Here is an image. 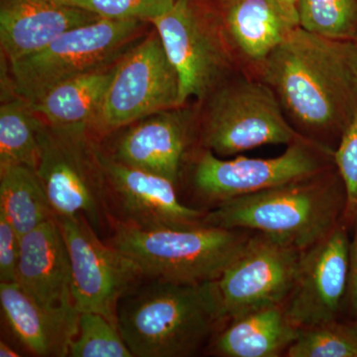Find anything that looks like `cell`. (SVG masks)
<instances>
[{
  "instance_id": "28",
  "label": "cell",
  "mask_w": 357,
  "mask_h": 357,
  "mask_svg": "<svg viewBox=\"0 0 357 357\" xmlns=\"http://www.w3.org/2000/svg\"><path fill=\"white\" fill-rule=\"evenodd\" d=\"M333 157L347 192L344 220H354L357 215V114L340 136Z\"/></svg>"
},
{
  "instance_id": "34",
  "label": "cell",
  "mask_w": 357,
  "mask_h": 357,
  "mask_svg": "<svg viewBox=\"0 0 357 357\" xmlns=\"http://www.w3.org/2000/svg\"><path fill=\"white\" fill-rule=\"evenodd\" d=\"M354 41L357 42V34H356V38H354Z\"/></svg>"
},
{
  "instance_id": "10",
  "label": "cell",
  "mask_w": 357,
  "mask_h": 357,
  "mask_svg": "<svg viewBox=\"0 0 357 357\" xmlns=\"http://www.w3.org/2000/svg\"><path fill=\"white\" fill-rule=\"evenodd\" d=\"M302 253L253 231L243 251L215 281L225 321L285 304L297 280Z\"/></svg>"
},
{
  "instance_id": "29",
  "label": "cell",
  "mask_w": 357,
  "mask_h": 357,
  "mask_svg": "<svg viewBox=\"0 0 357 357\" xmlns=\"http://www.w3.org/2000/svg\"><path fill=\"white\" fill-rule=\"evenodd\" d=\"M20 258V236L0 215V282H16Z\"/></svg>"
},
{
  "instance_id": "2",
  "label": "cell",
  "mask_w": 357,
  "mask_h": 357,
  "mask_svg": "<svg viewBox=\"0 0 357 357\" xmlns=\"http://www.w3.org/2000/svg\"><path fill=\"white\" fill-rule=\"evenodd\" d=\"M215 281L150 279L126 294L117 307V328L133 356H192L211 342L225 321Z\"/></svg>"
},
{
  "instance_id": "22",
  "label": "cell",
  "mask_w": 357,
  "mask_h": 357,
  "mask_svg": "<svg viewBox=\"0 0 357 357\" xmlns=\"http://www.w3.org/2000/svg\"><path fill=\"white\" fill-rule=\"evenodd\" d=\"M0 215L23 236L56 218L36 169L0 166Z\"/></svg>"
},
{
  "instance_id": "30",
  "label": "cell",
  "mask_w": 357,
  "mask_h": 357,
  "mask_svg": "<svg viewBox=\"0 0 357 357\" xmlns=\"http://www.w3.org/2000/svg\"><path fill=\"white\" fill-rule=\"evenodd\" d=\"M354 236L349 248V273L347 294L352 314L357 319V215L354 220Z\"/></svg>"
},
{
  "instance_id": "9",
  "label": "cell",
  "mask_w": 357,
  "mask_h": 357,
  "mask_svg": "<svg viewBox=\"0 0 357 357\" xmlns=\"http://www.w3.org/2000/svg\"><path fill=\"white\" fill-rule=\"evenodd\" d=\"M56 218L69 251L75 307L102 314L117 326L119 302L144 275L132 259L102 241L83 215Z\"/></svg>"
},
{
  "instance_id": "18",
  "label": "cell",
  "mask_w": 357,
  "mask_h": 357,
  "mask_svg": "<svg viewBox=\"0 0 357 357\" xmlns=\"http://www.w3.org/2000/svg\"><path fill=\"white\" fill-rule=\"evenodd\" d=\"M139 121L122 134L110 156L126 165L167 178L177 185L189 136L187 115L173 109Z\"/></svg>"
},
{
  "instance_id": "7",
  "label": "cell",
  "mask_w": 357,
  "mask_h": 357,
  "mask_svg": "<svg viewBox=\"0 0 357 357\" xmlns=\"http://www.w3.org/2000/svg\"><path fill=\"white\" fill-rule=\"evenodd\" d=\"M203 144L217 156H232L299 139L266 83L236 82L215 91L204 121Z\"/></svg>"
},
{
  "instance_id": "17",
  "label": "cell",
  "mask_w": 357,
  "mask_h": 357,
  "mask_svg": "<svg viewBox=\"0 0 357 357\" xmlns=\"http://www.w3.org/2000/svg\"><path fill=\"white\" fill-rule=\"evenodd\" d=\"M0 305L14 337L33 356H69L70 344L79 332L76 307H43L17 282H0Z\"/></svg>"
},
{
  "instance_id": "12",
  "label": "cell",
  "mask_w": 357,
  "mask_h": 357,
  "mask_svg": "<svg viewBox=\"0 0 357 357\" xmlns=\"http://www.w3.org/2000/svg\"><path fill=\"white\" fill-rule=\"evenodd\" d=\"M96 154L105 178L110 223L159 229L198 227L203 222L206 211L183 204L172 181L121 163L98 147Z\"/></svg>"
},
{
  "instance_id": "19",
  "label": "cell",
  "mask_w": 357,
  "mask_h": 357,
  "mask_svg": "<svg viewBox=\"0 0 357 357\" xmlns=\"http://www.w3.org/2000/svg\"><path fill=\"white\" fill-rule=\"evenodd\" d=\"M227 27L239 51L263 63L300 27L298 7L280 0H230Z\"/></svg>"
},
{
  "instance_id": "8",
  "label": "cell",
  "mask_w": 357,
  "mask_h": 357,
  "mask_svg": "<svg viewBox=\"0 0 357 357\" xmlns=\"http://www.w3.org/2000/svg\"><path fill=\"white\" fill-rule=\"evenodd\" d=\"M178 77L159 35L129 49L114 75L93 128L107 134L150 115L178 107Z\"/></svg>"
},
{
  "instance_id": "25",
  "label": "cell",
  "mask_w": 357,
  "mask_h": 357,
  "mask_svg": "<svg viewBox=\"0 0 357 357\" xmlns=\"http://www.w3.org/2000/svg\"><path fill=\"white\" fill-rule=\"evenodd\" d=\"M287 357H357V337L337 321L301 328L285 352Z\"/></svg>"
},
{
  "instance_id": "23",
  "label": "cell",
  "mask_w": 357,
  "mask_h": 357,
  "mask_svg": "<svg viewBox=\"0 0 357 357\" xmlns=\"http://www.w3.org/2000/svg\"><path fill=\"white\" fill-rule=\"evenodd\" d=\"M29 103L17 98L0 107V166L23 165L37 169L40 159L37 119Z\"/></svg>"
},
{
  "instance_id": "4",
  "label": "cell",
  "mask_w": 357,
  "mask_h": 357,
  "mask_svg": "<svg viewBox=\"0 0 357 357\" xmlns=\"http://www.w3.org/2000/svg\"><path fill=\"white\" fill-rule=\"evenodd\" d=\"M107 243L132 259L145 278L178 284L218 280L253 231L198 225L141 229L110 223Z\"/></svg>"
},
{
  "instance_id": "13",
  "label": "cell",
  "mask_w": 357,
  "mask_h": 357,
  "mask_svg": "<svg viewBox=\"0 0 357 357\" xmlns=\"http://www.w3.org/2000/svg\"><path fill=\"white\" fill-rule=\"evenodd\" d=\"M178 77V107L202 98L215 86L229 63L220 32L191 0H176L152 21Z\"/></svg>"
},
{
  "instance_id": "32",
  "label": "cell",
  "mask_w": 357,
  "mask_h": 357,
  "mask_svg": "<svg viewBox=\"0 0 357 357\" xmlns=\"http://www.w3.org/2000/svg\"><path fill=\"white\" fill-rule=\"evenodd\" d=\"M349 326H351L352 333H354V335L357 337V319L354 323L349 324Z\"/></svg>"
},
{
  "instance_id": "14",
  "label": "cell",
  "mask_w": 357,
  "mask_h": 357,
  "mask_svg": "<svg viewBox=\"0 0 357 357\" xmlns=\"http://www.w3.org/2000/svg\"><path fill=\"white\" fill-rule=\"evenodd\" d=\"M349 248L342 220L303 251L297 280L284 304L289 321L300 330L337 321L349 285Z\"/></svg>"
},
{
  "instance_id": "6",
  "label": "cell",
  "mask_w": 357,
  "mask_h": 357,
  "mask_svg": "<svg viewBox=\"0 0 357 357\" xmlns=\"http://www.w3.org/2000/svg\"><path fill=\"white\" fill-rule=\"evenodd\" d=\"M38 137L36 171L56 217L83 215L96 232L110 227L98 147L86 132L60 130L41 121Z\"/></svg>"
},
{
  "instance_id": "26",
  "label": "cell",
  "mask_w": 357,
  "mask_h": 357,
  "mask_svg": "<svg viewBox=\"0 0 357 357\" xmlns=\"http://www.w3.org/2000/svg\"><path fill=\"white\" fill-rule=\"evenodd\" d=\"M72 357H134L119 328L96 312H79V332L70 344Z\"/></svg>"
},
{
  "instance_id": "3",
  "label": "cell",
  "mask_w": 357,
  "mask_h": 357,
  "mask_svg": "<svg viewBox=\"0 0 357 357\" xmlns=\"http://www.w3.org/2000/svg\"><path fill=\"white\" fill-rule=\"evenodd\" d=\"M347 204L344 183L321 173L218 204L202 225L260 232L304 251L342 222Z\"/></svg>"
},
{
  "instance_id": "11",
  "label": "cell",
  "mask_w": 357,
  "mask_h": 357,
  "mask_svg": "<svg viewBox=\"0 0 357 357\" xmlns=\"http://www.w3.org/2000/svg\"><path fill=\"white\" fill-rule=\"evenodd\" d=\"M325 160L314 146L298 139L275 158L232 160L218 158L210 150L203 152L192 174V189L204 203L218 204L278 185L324 173Z\"/></svg>"
},
{
  "instance_id": "5",
  "label": "cell",
  "mask_w": 357,
  "mask_h": 357,
  "mask_svg": "<svg viewBox=\"0 0 357 357\" xmlns=\"http://www.w3.org/2000/svg\"><path fill=\"white\" fill-rule=\"evenodd\" d=\"M141 22L102 18L64 33L41 51L10 63L14 93L30 105L58 84L116 64Z\"/></svg>"
},
{
  "instance_id": "15",
  "label": "cell",
  "mask_w": 357,
  "mask_h": 357,
  "mask_svg": "<svg viewBox=\"0 0 357 357\" xmlns=\"http://www.w3.org/2000/svg\"><path fill=\"white\" fill-rule=\"evenodd\" d=\"M102 20L56 0H0V41L9 64L33 55L64 33Z\"/></svg>"
},
{
  "instance_id": "20",
  "label": "cell",
  "mask_w": 357,
  "mask_h": 357,
  "mask_svg": "<svg viewBox=\"0 0 357 357\" xmlns=\"http://www.w3.org/2000/svg\"><path fill=\"white\" fill-rule=\"evenodd\" d=\"M284 305L265 307L231 319L213 335L210 351L223 357H278L299 335Z\"/></svg>"
},
{
  "instance_id": "21",
  "label": "cell",
  "mask_w": 357,
  "mask_h": 357,
  "mask_svg": "<svg viewBox=\"0 0 357 357\" xmlns=\"http://www.w3.org/2000/svg\"><path fill=\"white\" fill-rule=\"evenodd\" d=\"M112 67L82 75L54 86L30 107L52 128L72 132L93 128L114 77Z\"/></svg>"
},
{
  "instance_id": "27",
  "label": "cell",
  "mask_w": 357,
  "mask_h": 357,
  "mask_svg": "<svg viewBox=\"0 0 357 357\" xmlns=\"http://www.w3.org/2000/svg\"><path fill=\"white\" fill-rule=\"evenodd\" d=\"M65 6L77 7L103 20H147L152 22L163 15L176 0H56Z\"/></svg>"
},
{
  "instance_id": "33",
  "label": "cell",
  "mask_w": 357,
  "mask_h": 357,
  "mask_svg": "<svg viewBox=\"0 0 357 357\" xmlns=\"http://www.w3.org/2000/svg\"><path fill=\"white\" fill-rule=\"evenodd\" d=\"M280 1L285 2V3L291 4V6H297L299 0H280Z\"/></svg>"
},
{
  "instance_id": "1",
  "label": "cell",
  "mask_w": 357,
  "mask_h": 357,
  "mask_svg": "<svg viewBox=\"0 0 357 357\" xmlns=\"http://www.w3.org/2000/svg\"><path fill=\"white\" fill-rule=\"evenodd\" d=\"M263 64L265 83L297 126L342 134L357 114V42L296 28Z\"/></svg>"
},
{
  "instance_id": "31",
  "label": "cell",
  "mask_w": 357,
  "mask_h": 357,
  "mask_svg": "<svg viewBox=\"0 0 357 357\" xmlns=\"http://www.w3.org/2000/svg\"><path fill=\"white\" fill-rule=\"evenodd\" d=\"M0 356L1 357H17L20 356L13 347L6 344V342H0Z\"/></svg>"
},
{
  "instance_id": "24",
  "label": "cell",
  "mask_w": 357,
  "mask_h": 357,
  "mask_svg": "<svg viewBox=\"0 0 357 357\" xmlns=\"http://www.w3.org/2000/svg\"><path fill=\"white\" fill-rule=\"evenodd\" d=\"M300 27L319 36L354 40L357 0H299Z\"/></svg>"
},
{
  "instance_id": "16",
  "label": "cell",
  "mask_w": 357,
  "mask_h": 357,
  "mask_svg": "<svg viewBox=\"0 0 357 357\" xmlns=\"http://www.w3.org/2000/svg\"><path fill=\"white\" fill-rule=\"evenodd\" d=\"M16 282L43 307H75L69 251L57 218L21 236Z\"/></svg>"
}]
</instances>
